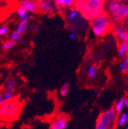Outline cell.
<instances>
[{
  "instance_id": "1",
  "label": "cell",
  "mask_w": 128,
  "mask_h": 129,
  "mask_svg": "<svg viewBox=\"0 0 128 129\" xmlns=\"http://www.w3.org/2000/svg\"><path fill=\"white\" fill-rule=\"evenodd\" d=\"M75 10L81 14L86 21H91L98 16L103 14L105 3L101 0H89V1H76L74 3Z\"/></svg>"
},
{
  "instance_id": "2",
  "label": "cell",
  "mask_w": 128,
  "mask_h": 129,
  "mask_svg": "<svg viewBox=\"0 0 128 129\" xmlns=\"http://www.w3.org/2000/svg\"><path fill=\"white\" fill-rule=\"evenodd\" d=\"M21 112V104L17 99L3 102L0 106V120L13 121L15 120Z\"/></svg>"
},
{
  "instance_id": "3",
  "label": "cell",
  "mask_w": 128,
  "mask_h": 129,
  "mask_svg": "<svg viewBox=\"0 0 128 129\" xmlns=\"http://www.w3.org/2000/svg\"><path fill=\"white\" fill-rule=\"evenodd\" d=\"M107 10L113 21L120 22L128 17V5L116 0L109 1L107 3Z\"/></svg>"
},
{
  "instance_id": "4",
  "label": "cell",
  "mask_w": 128,
  "mask_h": 129,
  "mask_svg": "<svg viewBox=\"0 0 128 129\" xmlns=\"http://www.w3.org/2000/svg\"><path fill=\"white\" fill-rule=\"evenodd\" d=\"M91 28L95 36L101 37L110 31L112 26L109 19L105 14L94 17L91 22Z\"/></svg>"
},
{
  "instance_id": "5",
  "label": "cell",
  "mask_w": 128,
  "mask_h": 129,
  "mask_svg": "<svg viewBox=\"0 0 128 129\" xmlns=\"http://www.w3.org/2000/svg\"><path fill=\"white\" fill-rule=\"evenodd\" d=\"M117 117L118 113L115 111L114 108L101 113L96 123L95 129H113Z\"/></svg>"
},
{
  "instance_id": "6",
  "label": "cell",
  "mask_w": 128,
  "mask_h": 129,
  "mask_svg": "<svg viewBox=\"0 0 128 129\" xmlns=\"http://www.w3.org/2000/svg\"><path fill=\"white\" fill-rule=\"evenodd\" d=\"M66 17H67V21L69 23L74 22V24H76V23L82 24V22H81V21H82L83 18L82 17L81 14L75 9L68 10V13L66 14Z\"/></svg>"
},
{
  "instance_id": "7",
  "label": "cell",
  "mask_w": 128,
  "mask_h": 129,
  "mask_svg": "<svg viewBox=\"0 0 128 129\" xmlns=\"http://www.w3.org/2000/svg\"><path fill=\"white\" fill-rule=\"evenodd\" d=\"M67 124L68 120L65 118H57L51 122L49 129H65L67 127Z\"/></svg>"
},
{
  "instance_id": "8",
  "label": "cell",
  "mask_w": 128,
  "mask_h": 129,
  "mask_svg": "<svg viewBox=\"0 0 128 129\" xmlns=\"http://www.w3.org/2000/svg\"><path fill=\"white\" fill-rule=\"evenodd\" d=\"M20 4L21 7H23L27 12L36 13L38 11V4L33 1L24 0V1H21Z\"/></svg>"
},
{
  "instance_id": "9",
  "label": "cell",
  "mask_w": 128,
  "mask_h": 129,
  "mask_svg": "<svg viewBox=\"0 0 128 129\" xmlns=\"http://www.w3.org/2000/svg\"><path fill=\"white\" fill-rule=\"evenodd\" d=\"M54 10L53 4L48 1H42L38 3V10L41 11L42 13H51Z\"/></svg>"
},
{
  "instance_id": "10",
  "label": "cell",
  "mask_w": 128,
  "mask_h": 129,
  "mask_svg": "<svg viewBox=\"0 0 128 129\" xmlns=\"http://www.w3.org/2000/svg\"><path fill=\"white\" fill-rule=\"evenodd\" d=\"M115 36L119 40H122V42H128V34L127 32L121 27L117 26L115 28Z\"/></svg>"
},
{
  "instance_id": "11",
  "label": "cell",
  "mask_w": 128,
  "mask_h": 129,
  "mask_svg": "<svg viewBox=\"0 0 128 129\" xmlns=\"http://www.w3.org/2000/svg\"><path fill=\"white\" fill-rule=\"evenodd\" d=\"M16 80L12 78V77H10V78H7V80H6L5 83V91L10 92V93H14L15 91V88H16Z\"/></svg>"
},
{
  "instance_id": "12",
  "label": "cell",
  "mask_w": 128,
  "mask_h": 129,
  "mask_svg": "<svg viewBox=\"0 0 128 129\" xmlns=\"http://www.w3.org/2000/svg\"><path fill=\"white\" fill-rule=\"evenodd\" d=\"M28 21H21V22H19L18 24L17 25L16 31L21 35L24 34L28 29Z\"/></svg>"
},
{
  "instance_id": "13",
  "label": "cell",
  "mask_w": 128,
  "mask_h": 129,
  "mask_svg": "<svg viewBox=\"0 0 128 129\" xmlns=\"http://www.w3.org/2000/svg\"><path fill=\"white\" fill-rule=\"evenodd\" d=\"M17 14L18 17L21 19V21H28L29 20V15L28 14V12L25 10L21 6H19L17 9Z\"/></svg>"
},
{
  "instance_id": "14",
  "label": "cell",
  "mask_w": 128,
  "mask_h": 129,
  "mask_svg": "<svg viewBox=\"0 0 128 129\" xmlns=\"http://www.w3.org/2000/svg\"><path fill=\"white\" fill-rule=\"evenodd\" d=\"M74 4L72 0H57L55 1V5L60 7H70Z\"/></svg>"
},
{
  "instance_id": "15",
  "label": "cell",
  "mask_w": 128,
  "mask_h": 129,
  "mask_svg": "<svg viewBox=\"0 0 128 129\" xmlns=\"http://www.w3.org/2000/svg\"><path fill=\"white\" fill-rule=\"evenodd\" d=\"M128 69V56L127 54L123 56V61L119 64V70L122 73H126Z\"/></svg>"
},
{
  "instance_id": "16",
  "label": "cell",
  "mask_w": 128,
  "mask_h": 129,
  "mask_svg": "<svg viewBox=\"0 0 128 129\" xmlns=\"http://www.w3.org/2000/svg\"><path fill=\"white\" fill-rule=\"evenodd\" d=\"M97 75V69L94 66H90L87 71V76L91 80H94Z\"/></svg>"
},
{
  "instance_id": "17",
  "label": "cell",
  "mask_w": 128,
  "mask_h": 129,
  "mask_svg": "<svg viewBox=\"0 0 128 129\" xmlns=\"http://www.w3.org/2000/svg\"><path fill=\"white\" fill-rule=\"evenodd\" d=\"M128 120V114L127 113H123L120 115V117L119 118V120L117 122V125L119 127H123L127 122Z\"/></svg>"
},
{
  "instance_id": "18",
  "label": "cell",
  "mask_w": 128,
  "mask_h": 129,
  "mask_svg": "<svg viewBox=\"0 0 128 129\" xmlns=\"http://www.w3.org/2000/svg\"><path fill=\"white\" fill-rule=\"evenodd\" d=\"M124 101H125V98H122V99H120L116 104V106H115L114 109L117 113H120L122 112L123 109L124 107Z\"/></svg>"
},
{
  "instance_id": "19",
  "label": "cell",
  "mask_w": 128,
  "mask_h": 129,
  "mask_svg": "<svg viewBox=\"0 0 128 129\" xmlns=\"http://www.w3.org/2000/svg\"><path fill=\"white\" fill-rule=\"evenodd\" d=\"M127 52V43L126 42H122V43L120 44V46L119 47V56L123 57L124 55H126V53Z\"/></svg>"
},
{
  "instance_id": "20",
  "label": "cell",
  "mask_w": 128,
  "mask_h": 129,
  "mask_svg": "<svg viewBox=\"0 0 128 129\" xmlns=\"http://www.w3.org/2000/svg\"><path fill=\"white\" fill-rule=\"evenodd\" d=\"M21 35L20 33H18V32L17 31H12L11 33L10 34L9 36V39H10V41H13V42H17L21 40Z\"/></svg>"
},
{
  "instance_id": "21",
  "label": "cell",
  "mask_w": 128,
  "mask_h": 129,
  "mask_svg": "<svg viewBox=\"0 0 128 129\" xmlns=\"http://www.w3.org/2000/svg\"><path fill=\"white\" fill-rule=\"evenodd\" d=\"M15 46H16V43L13 42V41H10V40H8V41H6V42L3 43L2 48L4 50H10L12 48H14Z\"/></svg>"
},
{
  "instance_id": "22",
  "label": "cell",
  "mask_w": 128,
  "mask_h": 129,
  "mask_svg": "<svg viewBox=\"0 0 128 129\" xmlns=\"http://www.w3.org/2000/svg\"><path fill=\"white\" fill-rule=\"evenodd\" d=\"M68 91H69V83L68 82H65L63 83L62 87H61V90H60V94L61 96L65 97L67 95V94L68 93Z\"/></svg>"
},
{
  "instance_id": "23",
  "label": "cell",
  "mask_w": 128,
  "mask_h": 129,
  "mask_svg": "<svg viewBox=\"0 0 128 129\" xmlns=\"http://www.w3.org/2000/svg\"><path fill=\"white\" fill-rule=\"evenodd\" d=\"M1 94H2V96H3V99L4 102L12 100V99H14V94H12L10 92H8V91H4Z\"/></svg>"
},
{
  "instance_id": "24",
  "label": "cell",
  "mask_w": 128,
  "mask_h": 129,
  "mask_svg": "<svg viewBox=\"0 0 128 129\" xmlns=\"http://www.w3.org/2000/svg\"><path fill=\"white\" fill-rule=\"evenodd\" d=\"M9 28L7 25H2L0 26V36H4L8 33Z\"/></svg>"
},
{
  "instance_id": "25",
  "label": "cell",
  "mask_w": 128,
  "mask_h": 129,
  "mask_svg": "<svg viewBox=\"0 0 128 129\" xmlns=\"http://www.w3.org/2000/svg\"><path fill=\"white\" fill-rule=\"evenodd\" d=\"M75 38H76V35H75V33H74V32H71V33L69 34V39H70V40H74Z\"/></svg>"
},
{
  "instance_id": "26",
  "label": "cell",
  "mask_w": 128,
  "mask_h": 129,
  "mask_svg": "<svg viewBox=\"0 0 128 129\" xmlns=\"http://www.w3.org/2000/svg\"><path fill=\"white\" fill-rule=\"evenodd\" d=\"M34 29H35V32H38V31H39V24H35Z\"/></svg>"
},
{
  "instance_id": "27",
  "label": "cell",
  "mask_w": 128,
  "mask_h": 129,
  "mask_svg": "<svg viewBox=\"0 0 128 129\" xmlns=\"http://www.w3.org/2000/svg\"><path fill=\"white\" fill-rule=\"evenodd\" d=\"M3 96H2V94L0 93V106H1L3 103Z\"/></svg>"
},
{
  "instance_id": "28",
  "label": "cell",
  "mask_w": 128,
  "mask_h": 129,
  "mask_svg": "<svg viewBox=\"0 0 128 129\" xmlns=\"http://www.w3.org/2000/svg\"><path fill=\"white\" fill-rule=\"evenodd\" d=\"M124 106L125 107H128V99H125V101H124Z\"/></svg>"
},
{
  "instance_id": "29",
  "label": "cell",
  "mask_w": 128,
  "mask_h": 129,
  "mask_svg": "<svg viewBox=\"0 0 128 129\" xmlns=\"http://www.w3.org/2000/svg\"><path fill=\"white\" fill-rule=\"evenodd\" d=\"M125 129H128V127H127V125H126V127H125Z\"/></svg>"
}]
</instances>
